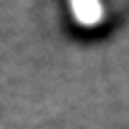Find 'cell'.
<instances>
[{
  "mask_svg": "<svg viewBox=\"0 0 129 129\" xmlns=\"http://www.w3.org/2000/svg\"><path fill=\"white\" fill-rule=\"evenodd\" d=\"M125 11L127 6L119 2H100V0L64 2L62 25L69 34L77 36L79 40H98L112 34L123 23Z\"/></svg>",
  "mask_w": 129,
  "mask_h": 129,
  "instance_id": "1",
  "label": "cell"
}]
</instances>
